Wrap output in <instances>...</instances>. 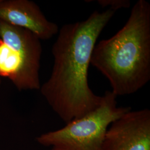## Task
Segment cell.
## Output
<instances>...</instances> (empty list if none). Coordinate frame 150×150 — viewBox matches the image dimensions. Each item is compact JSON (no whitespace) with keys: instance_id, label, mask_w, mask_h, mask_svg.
I'll list each match as a JSON object with an SVG mask.
<instances>
[{"instance_id":"6da1fadb","label":"cell","mask_w":150,"mask_h":150,"mask_svg":"<svg viewBox=\"0 0 150 150\" xmlns=\"http://www.w3.org/2000/svg\"><path fill=\"white\" fill-rule=\"evenodd\" d=\"M116 11H94L86 20L63 25L52 48L54 64L41 93L66 124L96 110L102 101L88 85V70L97 39Z\"/></svg>"},{"instance_id":"7a4b0ae2","label":"cell","mask_w":150,"mask_h":150,"mask_svg":"<svg viewBox=\"0 0 150 150\" xmlns=\"http://www.w3.org/2000/svg\"><path fill=\"white\" fill-rule=\"evenodd\" d=\"M91 64L105 76L117 97L134 93L150 80V5L138 1L125 25L96 44Z\"/></svg>"},{"instance_id":"3957f363","label":"cell","mask_w":150,"mask_h":150,"mask_svg":"<svg viewBox=\"0 0 150 150\" xmlns=\"http://www.w3.org/2000/svg\"><path fill=\"white\" fill-rule=\"evenodd\" d=\"M117 96L105 92L101 105L96 110L66 124L64 127L38 136L36 141L51 150H103L108 128L113 121L131 110L119 107Z\"/></svg>"},{"instance_id":"277c9868","label":"cell","mask_w":150,"mask_h":150,"mask_svg":"<svg viewBox=\"0 0 150 150\" xmlns=\"http://www.w3.org/2000/svg\"><path fill=\"white\" fill-rule=\"evenodd\" d=\"M41 40L30 31L0 20V78L19 91L40 90Z\"/></svg>"},{"instance_id":"5b68a950","label":"cell","mask_w":150,"mask_h":150,"mask_svg":"<svg viewBox=\"0 0 150 150\" xmlns=\"http://www.w3.org/2000/svg\"><path fill=\"white\" fill-rule=\"evenodd\" d=\"M103 150H150V110L125 113L107 129Z\"/></svg>"},{"instance_id":"8992f818","label":"cell","mask_w":150,"mask_h":150,"mask_svg":"<svg viewBox=\"0 0 150 150\" xmlns=\"http://www.w3.org/2000/svg\"><path fill=\"white\" fill-rule=\"evenodd\" d=\"M0 20L28 30L40 40H47L59 31L57 25L50 21L39 6L29 0H0Z\"/></svg>"},{"instance_id":"52a82bcc","label":"cell","mask_w":150,"mask_h":150,"mask_svg":"<svg viewBox=\"0 0 150 150\" xmlns=\"http://www.w3.org/2000/svg\"><path fill=\"white\" fill-rule=\"evenodd\" d=\"M98 4L103 7H109V8L114 11L121 8H127L131 5L129 0H98Z\"/></svg>"},{"instance_id":"ba28073f","label":"cell","mask_w":150,"mask_h":150,"mask_svg":"<svg viewBox=\"0 0 150 150\" xmlns=\"http://www.w3.org/2000/svg\"><path fill=\"white\" fill-rule=\"evenodd\" d=\"M1 78H0V85H1Z\"/></svg>"}]
</instances>
